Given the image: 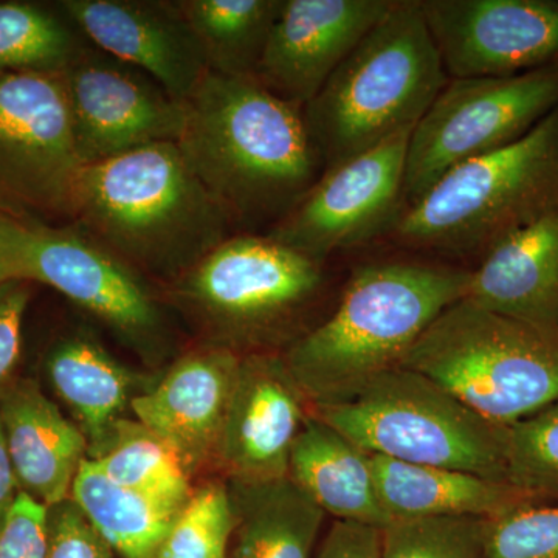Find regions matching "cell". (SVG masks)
<instances>
[{
  "label": "cell",
  "instance_id": "cell-1",
  "mask_svg": "<svg viewBox=\"0 0 558 558\" xmlns=\"http://www.w3.org/2000/svg\"><path fill=\"white\" fill-rule=\"evenodd\" d=\"M178 148L233 226H275L325 172L303 109L256 78L205 73Z\"/></svg>",
  "mask_w": 558,
  "mask_h": 558
},
{
  "label": "cell",
  "instance_id": "cell-2",
  "mask_svg": "<svg viewBox=\"0 0 558 558\" xmlns=\"http://www.w3.org/2000/svg\"><path fill=\"white\" fill-rule=\"evenodd\" d=\"M470 270L388 260L362 266L336 312L290 344V373L311 409L337 405L402 366L435 319L468 296Z\"/></svg>",
  "mask_w": 558,
  "mask_h": 558
},
{
  "label": "cell",
  "instance_id": "cell-3",
  "mask_svg": "<svg viewBox=\"0 0 558 558\" xmlns=\"http://www.w3.org/2000/svg\"><path fill=\"white\" fill-rule=\"evenodd\" d=\"M72 223L143 275L170 284L230 238L234 227L175 143L83 167Z\"/></svg>",
  "mask_w": 558,
  "mask_h": 558
},
{
  "label": "cell",
  "instance_id": "cell-4",
  "mask_svg": "<svg viewBox=\"0 0 558 558\" xmlns=\"http://www.w3.org/2000/svg\"><path fill=\"white\" fill-rule=\"evenodd\" d=\"M449 81L421 0H396L303 109L325 171L416 126Z\"/></svg>",
  "mask_w": 558,
  "mask_h": 558
},
{
  "label": "cell",
  "instance_id": "cell-5",
  "mask_svg": "<svg viewBox=\"0 0 558 558\" xmlns=\"http://www.w3.org/2000/svg\"><path fill=\"white\" fill-rule=\"evenodd\" d=\"M558 209V106L523 137L459 165L403 209L407 247L486 253Z\"/></svg>",
  "mask_w": 558,
  "mask_h": 558
},
{
  "label": "cell",
  "instance_id": "cell-6",
  "mask_svg": "<svg viewBox=\"0 0 558 558\" xmlns=\"http://www.w3.org/2000/svg\"><path fill=\"white\" fill-rule=\"evenodd\" d=\"M402 368L424 374L480 416L509 427L558 402V332L464 299L422 333Z\"/></svg>",
  "mask_w": 558,
  "mask_h": 558
},
{
  "label": "cell",
  "instance_id": "cell-7",
  "mask_svg": "<svg viewBox=\"0 0 558 558\" xmlns=\"http://www.w3.org/2000/svg\"><path fill=\"white\" fill-rule=\"evenodd\" d=\"M312 413L369 454L508 481L506 427L416 371H388L347 402Z\"/></svg>",
  "mask_w": 558,
  "mask_h": 558
},
{
  "label": "cell",
  "instance_id": "cell-8",
  "mask_svg": "<svg viewBox=\"0 0 558 558\" xmlns=\"http://www.w3.org/2000/svg\"><path fill=\"white\" fill-rule=\"evenodd\" d=\"M323 284L322 263L267 234L236 233L171 282V292L211 344L236 352L281 337Z\"/></svg>",
  "mask_w": 558,
  "mask_h": 558
},
{
  "label": "cell",
  "instance_id": "cell-9",
  "mask_svg": "<svg viewBox=\"0 0 558 558\" xmlns=\"http://www.w3.org/2000/svg\"><path fill=\"white\" fill-rule=\"evenodd\" d=\"M558 106V64L498 78L450 80L411 132L405 205L447 172L527 134Z\"/></svg>",
  "mask_w": 558,
  "mask_h": 558
},
{
  "label": "cell",
  "instance_id": "cell-10",
  "mask_svg": "<svg viewBox=\"0 0 558 558\" xmlns=\"http://www.w3.org/2000/svg\"><path fill=\"white\" fill-rule=\"evenodd\" d=\"M81 170L61 73L0 72V215L72 223Z\"/></svg>",
  "mask_w": 558,
  "mask_h": 558
},
{
  "label": "cell",
  "instance_id": "cell-11",
  "mask_svg": "<svg viewBox=\"0 0 558 558\" xmlns=\"http://www.w3.org/2000/svg\"><path fill=\"white\" fill-rule=\"evenodd\" d=\"M21 279L58 290L142 354L168 347L167 317L145 275L75 223L27 226Z\"/></svg>",
  "mask_w": 558,
  "mask_h": 558
},
{
  "label": "cell",
  "instance_id": "cell-12",
  "mask_svg": "<svg viewBox=\"0 0 558 558\" xmlns=\"http://www.w3.org/2000/svg\"><path fill=\"white\" fill-rule=\"evenodd\" d=\"M413 130L407 128L323 172L267 236L325 264L332 253L359 247L392 230L405 204L407 150Z\"/></svg>",
  "mask_w": 558,
  "mask_h": 558
},
{
  "label": "cell",
  "instance_id": "cell-13",
  "mask_svg": "<svg viewBox=\"0 0 558 558\" xmlns=\"http://www.w3.org/2000/svg\"><path fill=\"white\" fill-rule=\"evenodd\" d=\"M61 80L83 167L157 143H178L182 134L185 102L89 43Z\"/></svg>",
  "mask_w": 558,
  "mask_h": 558
},
{
  "label": "cell",
  "instance_id": "cell-14",
  "mask_svg": "<svg viewBox=\"0 0 558 558\" xmlns=\"http://www.w3.org/2000/svg\"><path fill=\"white\" fill-rule=\"evenodd\" d=\"M450 80L558 64V0H421Z\"/></svg>",
  "mask_w": 558,
  "mask_h": 558
},
{
  "label": "cell",
  "instance_id": "cell-15",
  "mask_svg": "<svg viewBox=\"0 0 558 558\" xmlns=\"http://www.w3.org/2000/svg\"><path fill=\"white\" fill-rule=\"evenodd\" d=\"M307 405L282 355H241L215 459L227 481L288 478L293 444L312 411Z\"/></svg>",
  "mask_w": 558,
  "mask_h": 558
},
{
  "label": "cell",
  "instance_id": "cell-16",
  "mask_svg": "<svg viewBox=\"0 0 558 558\" xmlns=\"http://www.w3.org/2000/svg\"><path fill=\"white\" fill-rule=\"evenodd\" d=\"M396 0H284L255 78L304 109Z\"/></svg>",
  "mask_w": 558,
  "mask_h": 558
},
{
  "label": "cell",
  "instance_id": "cell-17",
  "mask_svg": "<svg viewBox=\"0 0 558 558\" xmlns=\"http://www.w3.org/2000/svg\"><path fill=\"white\" fill-rule=\"evenodd\" d=\"M60 10L84 39L159 83L185 102L208 72L179 2L62 0Z\"/></svg>",
  "mask_w": 558,
  "mask_h": 558
},
{
  "label": "cell",
  "instance_id": "cell-18",
  "mask_svg": "<svg viewBox=\"0 0 558 558\" xmlns=\"http://www.w3.org/2000/svg\"><path fill=\"white\" fill-rule=\"evenodd\" d=\"M240 360L229 348L196 349L132 400L135 418L175 451L190 476L215 462Z\"/></svg>",
  "mask_w": 558,
  "mask_h": 558
},
{
  "label": "cell",
  "instance_id": "cell-19",
  "mask_svg": "<svg viewBox=\"0 0 558 558\" xmlns=\"http://www.w3.org/2000/svg\"><path fill=\"white\" fill-rule=\"evenodd\" d=\"M0 421L21 492L46 508L69 499L89 451L76 422L32 379H16L0 395Z\"/></svg>",
  "mask_w": 558,
  "mask_h": 558
},
{
  "label": "cell",
  "instance_id": "cell-20",
  "mask_svg": "<svg viewBox=\"0 0 558 558\" xmlns=\"http://www.w3.org/2000/svg\"><path fill=\"white\" fill-rule=\"evenodd\" d=\"M465 299L558 332V209L488 248L470 270Z\"/></svg>",
  "mask_w": 558,
  "mask_h": 558
},
{
  "label": "cell",
  "instance_id": "cell-21",
  "mask_svg": "<svg viewBox=\"0 0 558 558\" xmlns=\"http://www.w3.org/2000/svg\"><path fill=\"white\" fill-rule=\"evenodd\" d=\"M289 480L336 521L385 527L368 451L312 413L293 444Z\"/></svg>",
  "mask_w": 558,
  "mask_h": 558
},
{
  "label": "cell",
  "instance_id": "cell-22",
  "mask_svg": "<svg viewBox=\"0 0 558 558\" xmlns=\"http://www.w3.org/2000/svg\"><path fill=\"white\" fill-rule=\"evenodd\" d=\"M381 506L389 519L476 517L495 519L539 502L508 481L462 470L410 464L371 454Z\"/></svg>",
  "mask_w": 558,
  "mask_h": 558
},
{
  "label": "cell",
  "instance_id": "cell-23",
  "mask_svg": "<svg viewBox=\"0 0 558 558\" xmlns=\"http://www.w3.org/2000/svg\"><path fill=\"white\" fill-rule=\"evenodd\" d=\"M46 371L58 398L86 436L87 459L97 458L142 392L138 374L84 332L58 341L49 352Z\"/></svg>",
  "mask_w": 558,
  "mask_h": 558
},
{
  "label": "cell",
  "instance_id": "cell-24",
  "mask_svg": "<svg viewBox=\"0 0 558 558\" xmlns=\"http://www.w3.org/2000/svg\"><path fill=\"white\" fill-rule=\"evenodd\" d=\"M226 483L234 517L227 558H314L326 513L289 476Z\"/></svg>",
  "mask_w": 558,
  "mask_h": 558
},
{
  "label": "cell",
  "instance_id": "cell-25",
  "mask_svg": "<svg viewBox=\"0 0 558 558\" xmlns=\"http://www.w3.org/2000/svg\"><path fill=\"white\" fill-rule=\"evenodd\" d=\"M70 499L119 558H148L186 505L120 486L90 459L81 464Z\"/></svg>",
  "mask_w": 558,
  "mask_h": 558
},
{
  "label": "cell",
  "instance_id": "cell-26",
  "mask_svg": "<svg viewBox=\"0 0 558 558\" xmlns=\"http://www.w3.org/2000/svg\"><path fill=\"white\" fill-rule=\"evenodd\" d=\"M209 72L255 78L284 0H178Z\"/></svg>",
  "mask_w": 558,
  "mask_h": 558
},
{
  "label": "cell",
  "instance_id": "cell-27",
  "mask_svg": "<svg viewBox=\"0 0 558 558\" xmlns=\"http://www.w3.org/2000/svg\"><path fill=\"white\" fill-rule=\"evenodd\" d=\"M90 461L113 483L149 497L185 505L193 495L175 451L137 418H121L106 449Z\"/></svg>",
  "mask_w": 558,
  "mask_h": 558
},
{
  "label": "cell",
  "instance_id": "cell-28",
  "mask_svg": "<svg viewBox=\"0 0 558 558\" xmlns=\"http://www.w3.org/2000/svg\"><path fill=\"white\" fill-rule=\"evenodd\" d=\"M86 46L64 13L35 3H0V72L62 73Z\"/></svg>",
  "mask_w": 558,
  "mask_h": 558
},
{
  "label": "cell",
  "instance_id": "cell-29",
  "mask_svg": "<svg viewBox=\"0 0 558 558\" xmlns=\"http://www.w3.org/2000/svg\"><path fill=\"white\" fill-rule=\"evenodd\" d=\"M233 527L227 483L209 481L193 490L167 537L148 558H227Z\"/></svg>",
  "mask_w": 558,
  "mask_h": 558
},
{
  "label": "cell",
  "instance_id": "cell-30",
  "mask_svg": "<svg viewBox=\"0 0 558 558\" xmlns=\"http://www.w3.org/2000/svg\"><path fill=\"white\" fill-rule=\"evenodd\" d=\"M508 481L539 502H558V402L506 427Z\"/></svg>",
  "mask_w": 558,
  "mask_h": 558
},
{
  "label": "cell",
  "instance_id": "cell-31",
  "mask_svg": "<svg viewBox=\"0 0 558 558\" xmlns=\"http://www.w3.org/2000/svg\"><path fill=\"white\" fill-rule=\"evenodd\" d=\"M486 519L427 517L381 527V558H483Z\"/></svg>",
  "mask_w": 558,
  "mask_h": 558
},
{
  "label": "cell",
  "instance_id": "cell-32",
  "mask_svg": "<svg viewBox=\"0 0 558 558\" xmlns=\"http://www.w3.org/2000/svg\"><path fill=\"white\" fill-rule=\"evenodd\" d=\"M483 558H558V502H534L488 519Z\"/></svg>",
  "mask_w": 558,
  "mask_h": 558
},
{
  "label": "cell",
  "instance_id": "cell-33",
  "mask_svg": "<svg viewBox=\"0 0 558 558\" xmlns=\"http://www.w3.org/2000/svg\"><path fill=\"white\" fill-rule=\"evenodd\" d=\"M46 558H119L72 499L47 508Z\"/></svg>",
  "mask_w": 558,
  "mask_h": 558
},
{
  "label": "cell",
  "instance_id": "cell-34",
  "mask_svg": "<svg viewBox=\"0 0 558 558\" xmlns=\"http://www.w3.org/2000/svg\"><path fill=\"white\" fill-rule=\"evenodd\" d=\"M47 508L21 492L0 523V558H46Z\"/></svg>",
  "mask_w": 558,
  "mask_h": 558
},
{
  "label": "cell",
  "instance_id": "cell-35",
  "mask_svg": "<svg viewBox=\"0 0 558 558\" xmlns=\"http://www.w3.org/2000/svg\"><path fill=\"white\" fill-rule=\"evenodd\" d=\"M28 301L31 282L14 279L0 284V395L16 380Z\"/></svg>",
  "mask_w": 558,
  "mask_h": 558
},
{
  "label": "cell",
  "instance_id": "cell-36",
  "mask_svg": "<svg viewBox=\"0 0 558 558\" xmlns=\"http://www.w3.org/2000/svg\"><path fill=\"white\" fill-rule=\"evenodd\" d=\"M315 558H381V529L333 521Z\"/></svg>",
  "mask_w": 558,
  "mask_h": 558
},
{
  "label": "cell",
  "instance_id": "cell-37",
  "mask_svg": "<svg viewBox=\"0 0 558 558\" xmlns=\"http://www.w3.org/2000/svg\"><path fill=\"white\" fill-rule=\"evenodd\" d=\"M25 236V223L0 215V284L21 279Z\"/></svg>",
  "mask_w": 558,
  "mask_h": 558
},
{
  "label": "cell",
  "instance_id": "cell-38",
  "mask_svg": "<svg viewBox=\"0 0 558 558\" xmlns=\"http://www.w3.org/2000/svg\"><path fill=\"white\" fill-rule=\"evenodd\" d=\"M20 494V484H17L16 473L11 464L9 447H7L2 421H0V523L13 508Z\"/></svg>",
  "mask_w": 558,
  "mask_h": 558
}]
</instances>
